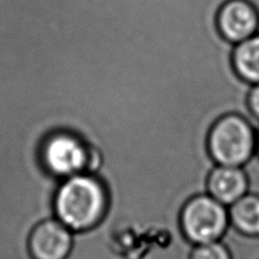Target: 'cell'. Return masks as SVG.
<instances>
[{
	"mask_svg": "<svg viewBox=\"0 0 259 259\" xmlns=\"http://www.w3.org/2000/svg\"><path fill=\"white\" fill-rule=\"evenodd\" d=\"M107 192L98 179L78 174L66 179L56 193L55 210L58 221L71 231H87L104 219Z\"/></svg>",
	"mask_w": 259,
	"mask_h": 259,
	"instance_id": "1",
	"label": "cell"
},
{
	"mask_svg": "<svg viewBox=\"0 0 259 259\" xmlns=\"http://www.w3.org/2000/svg\"><path fill=\"white\" fill-rule=\"evenodd\" d=\"M230 225L241 234L259 237V197L247 193L229 207Z\"/></svg>",
	"mask_w": 259,
	"mask_h": 259,
	"instance_id": "8",
	"label": "cell"
},
{
	"mask_svg": "<svg viewBox=\"0 0 259 259\" xmlns=\"http://www.w3.org/2000/svg\"><path fill=\"white\" fill-rule=\"evenodd\" d=\"M233 67L250 85L259 84V33L234 46Z\"/></svg>",
	"mask_w": 259,
	"mask_h": 259,
	"instance_id": "9",
	"label": "cell"
},
{
	"mask_svg": "<svg viewBox=\"0 0 259 259\" xmlns=\"http://www.w3.org/2000/svg\"><path fill=\"white\" fill-rule=\"evenodd\" d=\"M182 234L193 246L221 241L230 228L229 208L208 193L184 203L179 216Z\"/></svg>",
	"mask_w": 259,
	"mask_h": 259,
	"instance_id": "3",
	"label": "cell"
},
{
	"mask_svg": "<svg viewBox=\"0 0 259 259\" xmlns=\"http://www.w3.org/2000/svg\"><path fill=\"white\" fill-rule=\"evenodd\" d=\"M217 27L235 46L259 33V14L249 0H226L217 13Z\"/></svg>",
	"mask_w": 259,
	"mask_h": 259,
	"instance_id": "5",
	"label": "cell"
},
{
	"mask_svg": "<svg viewBox=\"0 0 259 259\" xmlns=\"http://www.w3.org/2000/svg\"><path fill=\"white\" fill-rule=\"evenodd\" d=\"M41 159L50 173L68 179L94 165V151L74 134L59 132L44 142Z\"/></svg>",
	"mask_w": 259,
	"mask_h": 259,
	"instance_id": "4",
	"label": "cell"
},
{
	"mask_svg": "<svg viewBox=\"0 0 259 259\" xmlns=\"http://www.w3.org/2000/svg\"><path fill=\"white\" fill-rule=\"evenodd\" d=\"M190 259H232V256L226 244L221 240L194 246Z\"/></svg>",
	"mask_w": 259,
	"mask_h": 259,
	"instance_id": "10",
	"label": "cell"
},
{
	"mask_svg": "<svg viewBox=\"0 0 259 259\" xmlns=\"http://www.w3.org/2000/svg\"><path fill=\"white\" fill-rule=\"evenodd\" d=\"M207 193L230 207L248 193V180L242 167L216 165L207 182Z\"/></svg>",
	"mask_w": 259,
	"mask_h": 259,
	"instance_id": "7",
	"label": "cell"
},
{
	"mask_svg": "<svg viewBox=\"0 0 259 259\" xmlns=\"http://www.w3.org/2000/svg\"><path fill=\"white\" fill-rule=\"evenodd\" d=\"M33 259H66L72 249L71 230L59 221H46L35 226L29 240Z\"/></svg>",
	"mask_w": 259,
	"mask_h": 259,
	"instance_id": "6",
	"label": "cell"
},
{
	"mask_svg": "<svg viewBox=\"0 0 259 259\" xmlns=\"http://www.w3.org/2000/svg\"><path fill=\"white\" fill-rule=\"evenodd\" d=\"M248 107L252 116L259 122V84L250 88L248 95Z\"/></svg>",
	"mask_w": 259,
	"mask_h": 259,
	"instance_id": "12",
	"label": "cell"
},
{
	"mask_svg": "<svg viewBox=\"0 0 259 259\" xmlns=\"http://www.w3.org/2000/svg\"><path fill=\"white\" fill-rule=\"evenodd\" d=\"M242 168L248 180V193L259 197V155L257 152Z\"/></svg>",
	"mask_w": 259,
	"mask_h": 259,
	"instance_id": "11",
	"label": "cell"
},
{
	"mask_svg": "<svg viewBox=\"0 0 259 259\" xmlns=\"http://www.w3.org/2000/svg\"><path fill=\"white\" fill-rule=\"evenodd\" d=\"M256 125L240 114L217 119L208 136V150L216 165L243 167L256 154Z\"/></svg>",
	"mask_w": 259,
	"mask_h": 259,
	"instance_id": "2",
	"label": "cell"
},
{
	"mask_svg": "<svg viewBox=\"0 0 259 259\" xmlns=\"http://www.w3.org/2000/svg\"><path fill=\"white\" fill-rule=\"evenodd\" d=\"M256 152L259 155V131L257 132V146H256Z\"/></svg>",
	"mask_w": 259,
	"mask_h": 259,
	"instance_id": "13",
	"label": "cell"
}]
</instances>
